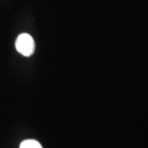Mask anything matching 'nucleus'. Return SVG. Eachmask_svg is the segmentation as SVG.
<instances>
[{"label": "nucleus", "mask_w": 148, "mask_h": 148, "mask_svg": "<svg viewBox=\"0 0 148 148\" xmlns=\"http://www.w3.org/2000/svg\"><path fill=\"white\" fill-rule=\"evenodd\" d=\"M15 45L17 52L25 57L32 56L36 49V45L33 38L27 33H22L18 36Z\"/></svg>", "instance_id": "f257e3e1"}, {"label": "nucleus", "mask_w": 148, "mask_h": 148, "mask_svg": "<svg viewBox=\"0 0 148 148\" xmlns=\"http://www.w3.org/2000/svg\"><path fill=\"white\" fill-rule=\"evenodd\" d=\"M20 148H43L42 146L36 140H26L23 141L20 145Z\"/></svg>", "instance_id": "f03ea898"}]
</instances>
